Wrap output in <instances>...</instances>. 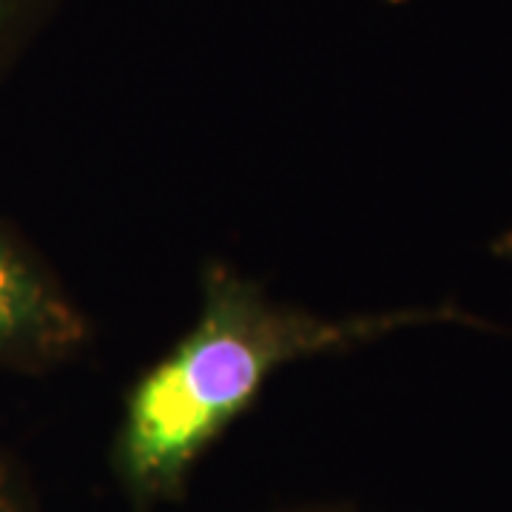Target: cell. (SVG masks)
<instances>
[{"label":"cell","mask_w":512,"mask_h":512,"mask_svg":"<svg viewBox=\"0 0 512 512\" xmlns=\"http://www.w3.org/2000/svg\"><path fill=\"white\" fill-rule=\"evenodd\" d=\"M12 6H15V0H0V26L6 23L9 12H12Z\"/></svg>","instance_id":"cell-5"},{"label":"cell","mask_w":512,"mask_h":512,"mask_svg":"<svg viewBox=\"0 0 512 512\" xmlns=\"http://www.w3.org/2000/svg\"><path fill=\"white\" fill-rule=\"evenodd\" d=\"M0 512H20L18 498L12 493V484H9V478L3 473V467H0Z\"/></svg>","instance_id":"cell-3"},{"label":"cell","mask_w":512,"mask_h":512,"mask_svg":"<svg viewBox=\"0 0 512 512\" xmlns=\"http://www.w3.org/2000/svg\"><path fill=\"white\" fill-rule=\"evenodd\" d=\"M325 512H330V510H325Z\"/></svg>","instance_id":"cell-6"},{"label":"cell","mask_w":512,"mask_h":512,"mask_svg":"<svg viewBox=\"0 0 512 512\" xmlns=\"http://www.w3.org/2000/svg\"><path fill=\"white\" fill-rule=\"evenodd\" d=\"M83 336L72 305L0 239V359H52Z\"/></svg>","instance_id":"cell-2"},{"label":"cell","mask_w":512,"mask_h":512,"mask_svg":"<svg viewBox=\"0 0 512 512\" xmlns=\"http://www.w3.org/2000/svg\"><path fill=\"white\" fill-rule=\"evenodd\" d=\"M493 254L501 256V259H507V262H512V228L507 231V234H501V237L495 239Z\"/></svg>","instance_id":"cell-4"},{"label":"cell","mask_w":512,"mask_h":512,"mask_svg":"<svg viewBox=\"0 0 512 512\" xmlns=\"http://www.w3.org/2000/svg\"><path fill=\"white\" fill-rule=\"evenodd\" d=\"M447 322L484 325L456 305L316 316L274 305L254 282L211 265L200 319L128 390L111 450L114 476L137 510L177 501L205 450L279 367Z\"/></svg>","instance_id":"cell-1"}]
</instances>
